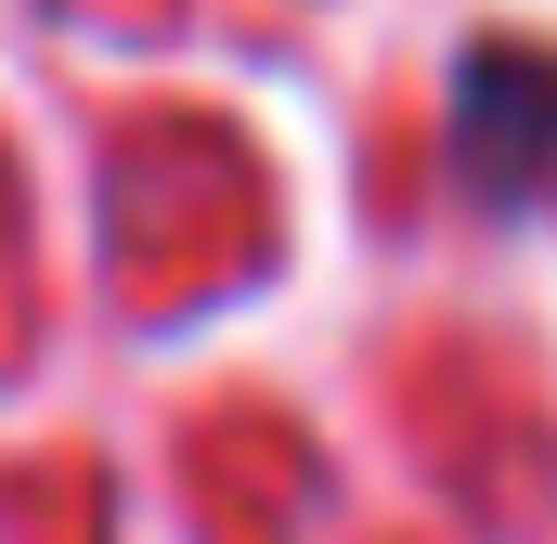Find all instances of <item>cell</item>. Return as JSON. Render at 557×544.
<instances>
[{"mask_svg":"<svg viewBox=\"0 0 557 544\" xmlns=\"http://www.w3.org/2000/svg\"><path fill=\"white\" fill-rule=\"evenodd\" d=\"M454 143H467L480 195H545L557 182V65L545 52H480L467 104H454Z\"/></svg>","mask_w":557,"mask_h":544,"instance_id":"6da1fadb","label":"cell"}]
</instances>
